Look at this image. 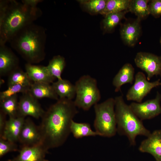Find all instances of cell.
<instances>
[{
    "mask_svg": "<svg viewBox=\"0 0 161 161\" xmlns=\"http://www.w3.org/2000/svg\"><path fill=\"white\" fill-rule=\"evenodd\" d=\"M78 111L72 100L60 98L45 111L38 126L41 144L47 150L62 145L71 133L72 121Z\"/></svg>",
    "mask_w": 161,
    "mask_h": 161,
    "instance_id": "obj_1",
    "label": "cell"
},
{
    "mask_svg": "<svg viewBox=\"0 0 161 161\" xmlns=\"http://www.w3.org/2000/svg\"><path fill=\"white\" fill-rule=\"evenodd\" d=\"M33 7L14 0L0 1V44H5L18 31L33 23L42 15Z\"/></svg>",
    "mask_w": 161,
    "mask_h": 161,
    "instance_id": "obj_2",
    "label": "cell"
},
{
    "mask_svg": "<svg viewBox=\"0 0 161 161\" xmlns=\"http://www.w3.org/2000/svg\"><path fill=\"white\" fill-rule=\"evenodd\" d=\"M47 37L45 28L32 23L18 31L9 42L27 63L33 64L45 58Z\"/></svg>",
    "mask_w": 161,
    "mask_h": 161,
    "instance_id": "obj_3",
    "label": "cell"
},
{
    "mask_svg": "<svg viewBox=\"0 0 161 161\" xmlns=\"http://www.w3.org/2000/svg\"><path fill=\"white\" fill-rule=\"evenodd\" d=\"M114 100L117 133L126 136L130 145L134 146L137 136L147 137L151 132L145 127L142 121L134 113L129 105L126 103L122 96L116 97Z\"/></svg>",
    "mask_w": 161,
    "mask_h": 161,
    "instance_id": "obj_4",
    "label": "cell"
},
{
    "mask_svg": "<svg viewBox=\"0 0 161 161\" xmlns=\"http://www.w3.org/2000/svg\"><path fill=\"white\" fill-rule=\"evenodd\" d=\"M114 98L110 97L94 105L95 114L94 126L99 136L112 137L117 133Z\"/></svg>",
    "mask_w": 161,
    "mask_h": 161,
    "instance_id": "obj_5",
    "label": "cell"
},
{
    "mask_svg": "<svg viewBox=\"0 0 161 161\" xmlns=\"http://www.w3.org/2000/svg\"><path fill=\"white\" fill-rule=\"evenodd\" d=\"M75 98L74 101L76 106L85 111H88L97 103L101 95L97 81L90 75L81 76L75 84Z\"/></svg>",
    "mask_w": 161,
    "mask_h": 161,
    "instance_id": "obj_6",
    "label": "cell"
},
{
    "mask_svg": "<svg viewBox=\"0 0 161 161\" xmlns=\"http://www.w3.org/2000/svg\"><path fill=\"white\" fill-rule=\"evenodd\" d=\"M160 85H161L160 79L153 82H149L143 72H139L135 76L133 85L126 94L127 100L141 103L153 88Z\"/></svg>",
    "mask_w": 161,
    "mask_h": 161,
    "instance_id": "obj_7",
    "label": "cell"
},
{
    "mask_svg": "<svg viewBox=\"0 0 161 161\" xmlns=\"http://www.w3.org/2000/svg\"><path fill=\"white\" fill-rule=\"evenodd\" d=\"M134 61L137 67L146 72L148 80L155 75L161 76V56L140 52L136 55Z\"/></svg>",
    "mask_w": 161,
    "mask_h": 161,
    "instance_id": "obj_8",
    "label": "cell"
},
{
    "mask_svg": "<svg viewBox=\"0 0 161 161\" xmlns=\"http://www.w3.org/2000/svg\"><path fill=\"white\" fill-rule=\"evenodd\" d=\"M161 94L158 92L155 98L143 102L131 103L129 106L135 114L141 120L151 119L161 114Z\"/></svg>",
    "mask_w": 161,
    "mask_h": 161,
    "instance_id": "obj_9",
    "label": "cell"
},
{
    "mask_svg": "<svg viewBox=\"0 0 161 161\" xmlns=\"http://www.w3.org/2000/svg\"><path fill=\"white\" fill-rule=\"evenodd\" d=\"M45 112L38 100L29 92L23 94L18 100V117L30 116L38 119L41 118Z\"/></svg>",
    "mask_w": 161,
    "mask_h": 161,
    "instance_id": "obj_10",
    "label": "cell"
},
{
    "mask_svg": "<svg viewBox=\"0 0 161 161\" xmlns=\"http://www.w3.org/2000/svg\"><path fill=\"white\" fill-rule=\"evenodd\" d=\"M18 141L22 146H33L41 143L39 126L30 118L25 119L20 133Z\"/></svg>",
    "mask_w": 161,
    "mask_h": 161,
    "instance_id": "obj_11",
    "label": "cell"
},
{
    "mask_svg": "<svg viewBox=\"0 0 161 161\" xmlns=\"http://www.w3.org/2000/svg\"><path fill=\"white\" fill-rule=\"evenodd\" d=\"M138 149L142 152L151 154L156 161H161V130L151 133L141 142Z\"/></svg>",
    "mask_w": 161,
    "mask_h": 161,
    "instance_id": "obj_12",
    "label": "cell"
},
{
    "mask_svg": "<svg viewBox=\"0 0 161 161\" xmlns=\"http://www.w3.org/2000/svg\"><path fill=\"white\" fill-rule=\"evenodd\" d=\"M48 151L41 143L22 146L18 155L10 161H48L45 159Z\"/></svg>",
    "mask_w": 161,
    "mask_h": 161,
    "instance_id": "obj_13",
    "label": "cell"
},
{
    "mask_svg": "<svg viewBox=\"0 0 161 161\" xmlns=\"http://www.w3.org/2000/svg\"><path fill=\"white\" fill-rule=\"evenodd\" d=\"M140 21L137 18L133 21L125 23L121 25V37L126 45L132 47L137 42L141 32Z\"/></svg>",
    "mask_w": 161,
    "mask_h": 161,
    "instance_id": "obj_14",
    "label": "cell"
},
{
    "mask_svg": "<svg viewBox=\"0 0 161 161\" xmlns=\"http://www.w3.org/2000/svg\"><path fill=\"white\" fill-rule=\"evenodd\" d=\"M19 59L12 50L5 45L0 44V75H9L19 67Z\"/></svg>",
    "mask_w": 161,
    "mask_h": 161,
    "instance_id": "obj_15",
    "label": "cell"
},
{
    "mask_svg": "<svg viewBox=\"0 0 161 161\" xmlns=\"http://www.w3.org/2000/svg\"><path fill=\"white\" fill-rule=\"evenodd\" d=\"M25 72L33 82L52 83L55 78L48 70L46 66L27 63L25 65Z\"/></svg>",
    "mask_w": 161,
    "mask_h": 161,
    "instance_id": "obj_16",
    "label": "cell"
},
{
    "mask_svg": "<svg viewBox=\"0 0 161 161\" xmlns=\"http://www.w3.org/2000/svg\"><path fill=\"white\" fill-rule=\"evenodd\" d=\"M25 120L24 117L20 116L9 117L6 121L2 135L0 137L15 143L18 141Z\"/></svg>",
    "mask_w": 161,
    "mask_h": 161,
    "instance_id": "obj_17",
    "label": "cell"
},
{
    "mask_svg": "<svg viewBox=\"0 0 161 161\" xmlns=\"http://www.w3.org/2000/svg\"><path fill=\"white\" fill-rule=\"evenodd\" d=\"M134 69L129 63L125 64L114 78L112 84L115 87V92L121 91V87L127 83L132 84L134 80Z\"/></svg>",
    "mask_w": 161,
    "mask_h": 161,
    "instance_id": "obj_18",
    "label": "cell"
},
{
    "mask_svg": "<svg viewBox=\"0 0 161 161\" xmlns=\"http://www.w3.org/2000/svg\"><path fill=\"white\" fill-rule=\"evenodd\" d=\"M29 92L37 99L47 98L58 100L59 98L50 84L33 82Z\"/></svg>",
    "mask_w": 161,
    "mask_h": 161,
    "instance_id": "obj_19",
    "label": "cell"
},
{
    "mask_svg": "<svg viewBox=\"0 0 161 161\" xmlns=\"http://www.w3.org/2000/svg\"><path fill=\"white\" fill-rule=\"evenodd\" d=\"M52 85L60 98H66L72 100L75 97V85L69 80L62 78L53 82Z\"/></svg>",
    "mask_w": 161,
    "mask_h": 161,
    "instance_id": "obj_20",
    "label": "cell"
},
{
    "mask_svg": "<svg viewBox=\"0 0 161 161\" xmlns=\"http://www.w3.org/2000/svg\"><path fill=\"white\" fill-rule=\"evenodd\" d=\"M71 133L77 139L84 137L99 135L95 131H93L90 125L87 123H79L72 121L70 126Z\"/></svg>",
    "mask_w": 161,
    "mask_h": 161,
    "instance_id": "obj_21",
    "label": "cell"
},
{
    "mask_svg": "<svg viewBox=\"0 0 161 161\" xmlns=\"http://www.w3.org/2000/svg\"><path fill=\"white\" fill-rule=\"evenodd\" d=\"M148 0H131L128 12L134 13L141 20L147 17L150 14Z\"/></svg>",
    "mask_w": 161,
    "mask_h": 161,
    "instance_id": "obj_22",
    "label": "cell"
},
{
    "mask_svg": "<svg viewBox=\"0 0 161 161\" xmlns=\"http://www.w3.org/2000/svg\"><path fill=\"white\" fill-rule=\"evenodd\" d=\"M8 75V86L18 84L30 87L33 83L26 72L19 67L12 71Z\"/></svg>",
    "mask_w": 161,
    "mask_h": 161,
    "instance_id": "obj_23",
    "label": "cell"
},
{
    "mask_svg": "<svg viewBox=\"0 0 161 161\" xmlns=\"http://www.w3.org/2000/svg\"><path fill=\"white\" fill-rule=\"evenodd\" d=\"M66 65L64 58L60 55L54 56L49 61L47 68L50 74L58 80L62 79L61 76Z\"/></svg>",
    "mask_w": 161,
    "mask_h": 161,
    "instance_id": "obj_24",
    "label": "cell"
},
{
    "mask_svg": "<svg viewBox=\"0 0 161 161\" xmlns=\"http://www.w3.org/2000/svg\"><path fill=\"white\" fill-rule=\"evenodd\" d=\"M0 102V110L9 117H18V101L17 95L5 99Z\"/></svg>",
    "mask_w": 161,
    "mask_h": 161,
    "instance_id": "obj_25",
    "label": "cell"
},
{
    "mask_svg": "<svg viewBox=\"0 0 161 161\" xmlns=\"http://www.w3.org/2000/svg\"><path fill=\"white\" fill-rule=\"evenodd\" d=\"M130 1L131 0H108L105 8L100 14L105 16L109 14L128 10Z\"/></svg>",
    "mask_w": 161,
    "mask_h": 161,
    "instance_id": "obj_26",
    "label": "cell"
},
{
    "mask_svg": "<svg viewBox=\"0 0 161 161\" xmlns=\"http://www.w3.org/2000/svg\"><path fill=\"white\" fill-rule=\"evenodd\" d=\"M128 12V10H125L109 14L105 16L102 21L104 31L106 32H111L121 20L125 18L126 14Z\"/></svg>",
    "mask_w": 161,
    "mask_h": 161,
    "instance_id": "obj_27",
    "label": "cell"
},
{
    "mask_svg": "<svg viewBox=\"0 0 161 161\" xmlns=\"http://www.w3.org/2000/svg\"><path fill=\"white\" fill-rule=\"evenodd\" d=\"M79 2L89 12L92 14L100 13L105 8L107 0H79Z\"/></svg>",
    "mask_w": 161,
    "mask_h": 161,
    "instance_id": "obj_28",
    "label": "cell"
},
{
    "mask_svg": "<svg viewBox=\"0 0 161 161\" xmlns=\"http://www.w3.org/2000/svg\"><path fill=\"white\" fill-rule=\"evenodd\" d=\"M30 88L18 84L8 86L6 90L0 92V101L17 95L18 93H21L23 94L28 92Z\"/></svg>",
    "mask_w": 161,
    "mask_h": 161,
    "instance_id": "obj_29",
    "label": "cell"
},
{
    "mask_svg": "<svg viewBox=\"0 0 161 161\" xmlns=\"http://www.w3.org/2000/svg\"><path fill=\"white\" fill-rule=\"evenodd\" d=\"M18 150V146L14 143L0 137V157L8 152Z\"/></svg>",
    "mask_w": 161,
    "mask_h": 161,
    "instance_id": "obj_30",
    "label": "cell"
},
{
    "mask_svg": "<svg viewBox=\"0 0 161 161\" xmlns=\"http://www.w3.org/2000/svg\"><path fill=\"white\" fill-rule=\"evenodd\" d=\"M150 14L157 18L161 16V0H153L148 4Z\"/></svg>",
    "mask_w": 161,
    "mask_h": 161,
    "instance_id": "obj_31",
    "label": "cell"
},
{
    "mask_svg": "<svg viewBox=\"0 0 161 161\" xmlns=\"http://www.w3.org/2000/svg\"><path fill=\"white\" fill-rule=\"evenodd\" d=\"M7 115L0 110V137L3 134L7 120H6Z\"/></svg>",
    "mask_w": 161,
    "mask_h": 161,
    "instance_id": "obj_32",
    "label": "cell"
},
{
    "mask_svg": "<svg viewBox=\"0 0 161 161\" xmlns=\"http://www.w3.org/2000/svg\"><path fill=\"white\" fill-rule=\"evenodd\" d=\"M42 0H22L21 2L24 4L33 7H37L38 4L41 2Z\"/></svg>",
    "mask_w": 161,
    "mask_h": 161,
    "instance_id": "obj_33",
    "label": "cell"
},
{
    "mask_svg": "<svg viewBox=\"0 0 161 161\" xmlns=\"http://www.w3.org/2000/svg\"><path fill=\"white\" fill-rule=\"evenodd\" d=\"M160 43L161 46V37H160Z\"/></svg>",
    "mask_w": 161,
    "mask_h": 161,
    "instance_id": "obj_34",
    "label": "cell"
}]
</instances>
